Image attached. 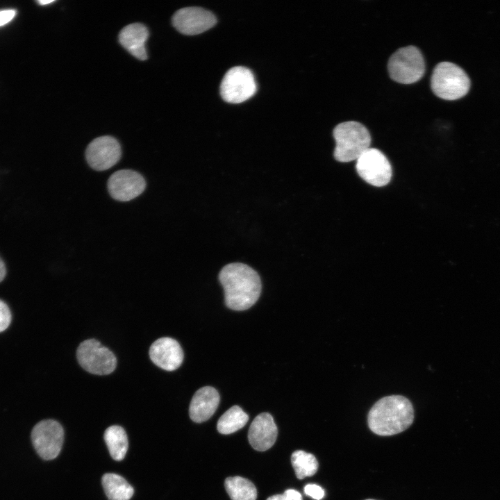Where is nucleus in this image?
I'll return each mask as SVG.
<instances>
[{"label": "nucleus", "mask_w": 500, "mask_h": 500, "mask_svg": "<svg viewBox=\"0 0 500 500\" xmlns=\"http://www.w3.org/2000/svg\"><path fill=\"white\" fill-rule=\"evenodd\" d=\"M277 435V426L272 416L268 412H262L257 415L251 422L248 440L254 449L264 451L273 446Z\"/></svg>", "instance_id": "obj_14"}, {"label": "nucleus", "mask_w": 500, "mask_h": 500, "mask_svg": "<svg viewBox=\"0 0 500 500\" xmlns=\"http://www.w3.org/2000/svg\"><path fill=\"white\" fill-rule=\"evenodd\" d=\"M104 440L115 460L120 461L124 458L128 442L126 433L122 426L113 425L107 428L104 433Z\"/></svg>", "instance_id": "obj_18"}, {"label": "nucleus", "mask_w": 500, "mask_h": 500, "mask_svg": "<svg viewBox=\"0 0 500 500\" xmlns=\"http://www.w3.org/2000/svg\"><path fill=\"white\" fill-rule=\"evenodd\" d=\"M149 356L158 367L167 371H174L182 364L183 351L176 340L164 337L152 343L149 349Z\"/></svg>", "instance_id": "obj_13"}, {"label": "nucleus", "mask_w": 500, "mask_h": 500, "mask_svg": "<svg viewBox=\"0 0 500 500\" xmlns=\"http://www.w3.org/2000/svg\"><path fill=\"white\" fill-rule=\"evenodd\" d=\"M64 440L62 426L53 419L38 422L31 432V440L38 454L44 460H53L60 452Z\"/></svg>", "instance_id": "obj_9"}, {"label": "nucleus", "mask_w": 500, "mask_h": 500, "mask_svg": "<svg viewBox=\"0 0 500 500\" xmlns=\"http://www.w3.org/2000/svg\"><path fill=\"white\" fill-rule=\"evenodd\" d=\"M356 171L367 183L383 187L390 181L391 165L387 157L378 149L369 148L356 160Z\"/></svg>", "instance_id": "obj_8"}, {"label": "nucleus", "mask_w": 500, "mask_h": 500, "mask_svg": "<svg viewBox=\"0 0 500 500\" xmlns=\"http://www.w3.org/2000/svg\"><path fill=\"white\" fill-rule=\"evenodd\" d=\"M414 409L410 400L390 395L376 401L369 411L370 430L381 436L393 435L406 430L413 422Z\"/></svg>", "instance_id": "obj_2"}, {"label": "nucleus", "mask_w": 500, "mask_h": 500, "mask_svg": "<svg viewBox=\"0 0 500 500\" xmlns=\"http://www.w3.org/2000/svg\"><path fill=\"white\" fill-rule=\"evenodd\" d=\"M53 1H53V0H47V1L40 0V1H38V3H40V4L42 5V6H44V5H47V4H48V3H51L53 2Z\"/></svg>", "instance_id": "obj_28"}, {"label": "nucleus", "mask_w": 500, "mask_h": 500, "mask_svg": "<svg viewBox=\"0 0 500 500\" xmlns=\"http://www.w3.org/2000/svg\"><path fill=\"white\" fill-rule=\"evenodd\" d=\"M101 482L109 500H129L133 495V488L119 474L106 473Z\"/></svg>", "instance_id": "obj_17"}, {"label": "nucleus", "mask_w": 500, "mask_h": 500, "mask_svg": "<svg viewBox=\"0 0 500 500\" xmlns=\"http://www.w3.org/2000/svg\"><path fill=\"white\" fill-rule=\"evenodd\" d=\"M11 322V313L8 306L0 300V332L5 331Z\"/></svg>", "instance_id": "obj_22"}, {"label": "nucleus", "mask_w": 500, "mask_h": 500, "mask_svg": "<svg viewBox=\"0 0 500 500\" xmlns=\"http://www.w3.org/2000/svg\"><path fill=\"white\" fill-rule=\"evenodd\" d=\"M219 280L224 288L225 303L231 310L249 309L260 297V276L246 264L233 262L225 265L219 274Z\"/></svg>", "instance_id": "obj_1"}, {"label": "nucleus", "mask_w": 500, "mask_h": 500, "mask_svg": "<svg viewBox=\"0 0 500 500\" xmlns=\"http://www.w3.org/2000/svg\"><path fill=\"white\" fill-rule=\"evenodd\" d=\"M388 69L390 76L396 82L410 84L418 81L425 72L424 59L415 46L399 49L390 58Z\"/></svg>", "instance_id": "obj_5"}, {"label": "nucleus", "mask_w": 500, "mask_h": 500, "mask_svg": "<svg viewBox=\"0 0 500 500\" xmlns=\"http://www.w3.org/2000/svg\"><path fill=\"white\" fill-rule=\"evenodd\" d=\"M107 187L110 195L114 199L128 201L144 192L146 182L138 172L131 169H121L110 176Z\"/></svg>", "instance_id": "obj_11"}, {"label": "nucleus", "mask_w": 500, "mask_h": 500, "mask_svg": "<svg viewBox=\"0 0 500 500\" xmlns=\"http://www.w3.org/2000/svg\"><path fill=\"white\" fill-rule=\"evenodd\" d=\"M16 15V11L12 9L0 10V26L10 22Z\"/></svg>", "instance_id": "obj_24"}, {"label": "nucleus", "mask_w": 500, "mask_h": 500, "mask_svg": "<svg viewBox=\"0 0 500 500\" xmlns=\"http://www.w3.org/2000/svg\"><path fill=\"white\" fill-rule=\"evenodd\" d=\"M219 394L212 387L205 386L193 395L189 408L192 421L201 423L209 419L216 411L219 403Z\"/></svg>", "instance_id": "obj_15"}, {"label": "nucleus", "mask_w": 500, "mask_h": 500, "mask_svg": "<svg viewBox=\"0 0 500 500\" xmlns=\"http://www.w3.org/2000/svg\"><path fill=\"white\" fill-rule=\"evenodd\" d=\"M304 492L316 500L322 499L324 496V490L319 485L308 484L304 488Z\"/></svg>", "instance_id": "obj_23"}, {"label": "nucleus", "mask_w": 500, "mask_h": 500, "mask_svg": "<svg viewBox=\"0 0 500 500\" xmlns=\"http://www.w3.org/2000/svg\"><path fill=\"white\" fill-rule=\"evenodd\" d=\"M333 135L335 141L333 156L339 162L357 160L370 148L369 132L360 122L356 121L342 122L335 127Z\"/></svg>", "instance_id": "obj_3"}, {"label": "nucleus", "mask_w": 500, "mask_h": 500, "mask_svg": "<svg viewBox=\"0 0 500 500\" xmlns=\"http://www.w3.org/2000/svg\"><path fill=\"white\" fill-rule=\"evenodd\" d=\"M256 92V83L251 71L242 66L231 68L220 85L222 99L231 103H240L251 98Z\"/></svg>", "instance_id": "obj_7"}, {"label": "nucleus", "mask_w": 500, "mask_h": 500, "mask_svg": "<svg viewBox=\"0 0 500 500\" xmlns=\"http://www.w3.org/2000/svg\"><path fill=\"white\" fill-rule=\"evenodd\" d=\"M122 156L118 141L109 135L93 140L85 151V158L89 165L94 170L104 171L114 166Z\"/></svg>", "instance_id": "obj_10"}, {"label": "nucleus", "mask_w": 500, "mask_h": 500, "mask_svg": "<svg viewBox=\"0 0 500 500\" xmlns=\"http://www.w3.org/2000/svg\"><path fill=\"white\" fill-rule=\"evenodd\" d=\"M76 358L85 371L96 375L109 374L117 365L114 353L94 339L84 340L79 344Z\"/></svg>", "instance_id": "obj_6"}, {"label": "nucleus", "mask_w": 500, "mask_h": 500, "mask_svg": "<svg viewBox=\"0 0 500 500\" xmlns=\"http://www.w3.org/2000/svg\"><path fill=\"white\" fill-rule=\"evenodd\" d=\"M365 500H375V499H365Z\"/></svg>", "instance_id": "obj_29"}, {"label": "nucleus", "mask_w": 500, "mask_h": 500, "mask_svg": "<svg viewBox=\"0 0 500 500\" xmlns=\"http://www.w3.org/2000/svg\"><path fill=\"white\" fill-rule=\"evenodd\" d=\"M6 274V269L5 264L2 259L0 258V282H1L5 278Z\"/></svg>", "instance_id": "obj_26"}, {"label": "nucleus", "mask_w": 500, "mask_h": 500, "mask_svg": "<svg viewBox=\"0 0 500 500\" xmlns=\"http://www.w3.org/2000/svg\"><path fill=\"white\" fill-rule=\"evenodd\" d=\"M291 463L299 479L312 476L318 469V462L315 456L302 450L292 454Z\"/></svg>", "instance_id": "obj_21"}, {"label": "nucleus", "mask_w": 500, "mask_h": 500, "mask_svg": "<svg viewBox=\"0 0 500 500\" xmlns=\"http://www.w3.org/2000/svg\"><path fill=\"white\" fill-rule=\"evenodd\" d=\"M149 37L147 27L140 23H133L124 27L119 34L121 45L136 58L145 60L147 54L145 42Z\"/></svg>", "instance_id": "obj_16"}, {"label": "nucleus", "mask_w": 500, "mask_h": 500, "mask_svg": "<svg viewBox=\"0 0 500 500\" xmlns=\"http://www.w3.org/2000/svg\"><path fill=\"white\" fill-rule=\"evenodd\" d=\"M434 94L446 100H456L465 96L470 88V80L459 66L441 62L434 68L431 79Z\"/></svg>", "instance_id": "obj_4"}, {"label": "nucleus", "mask_w": 500, "mask_h": 500, "mask_svg": "<svg viewBox=\"0 0 500 500\" xmlns=\"http://www.w3.org/2000/svg\"><path fill=\"white\" fill-rule=\"evenodd\" d=\"M281 496V500H302L301 494L298 491L292 489L285 490Z\"/></svg>", "instance_id": "obj_25"}, {"label": "nucleus", "mask_w": 500, "mask_h": 500, "mask_svg": "<svg viewBox=\"0 0 500 500\" xmlns=\"http://www.w3.org/2000/svg\"><path fill=\"white\" fill-rule=\"evenodd\" d=\"M224 486L232 500H256L257 498L255 485L245 478L240 476L226 478Z\"/></svg>", "instance_id": "obj_19"}, {"label": "nucleus", "mask_w": 500, "mask_h": 500, "mask_svg": "<svg viewBox=\"0 0 500 500\" xmlns=\"http://www.w3.org/2000/svg\"><path fill=\"white\" fill-rule=\"evenodd\" d=\"M267 500H281V494H275L267 498Z\"/></svg>", "instance_id": "obj_27"}, {"label": "nucleus", "mask_w": 500, "mask_h": 500, "mask_svg": "<svg viewBox=\"0 0 500 500\" xmlns=\"http://www.w3.org/2000/svg\"><path fill=\"white\" fill-rule=\"evenodd\" d=\"M249 416L238 406L227 410L219 419L217 428L222 434H231L242 428L248 422Z\"/></svg>", "instance_id": "obj_20"}, {"label": "nucleus", "mask_w": 500, "mask_h": 500, "mask_svg": "<svg viewBox=\"0 0 500 500\" xmlns=\"http://www.w3.org/2000/svg\"><path fill=\"white\" fill-rule=\"evenodd\" d=\"M215 16L199 7H186L177 10L172 17V24L180 33L194 35L201 33L216 24Z\"/></svg>", "instance_id": "obj_12"}]
</instances>
